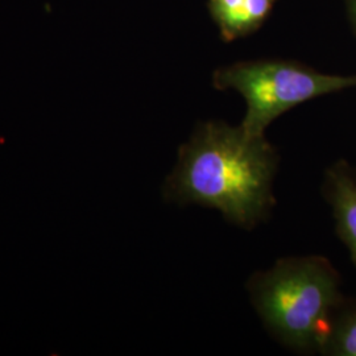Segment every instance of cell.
<instances>
[{"mask_svg":"<svg viewBox=\"0 0 356 356\" xmlns=\"http://www.w3.org/2000/svg\"><path fill=\"white\" fill-rule=\"evenodd\" d=\"M279 164L277 149L266 135L250 134L241 124L204 122L178 148L163 197L168 204L214 209L231 225L252 229L267 220L276 204Z\"/></svg>","mask_w":356,"mask_h":356,"instance_id":"cell-1","label":"cell"},{"mask_svg":"<svg viewBox=\"0 0 356 356\" xmlns=\"http://www.w3.org/2000/svg\"><path fill=\"white\" fill-rule=\"evenodd\" d=\"M341 276L323 256L280 259L254 273L247 291L268 332L301 354L321 353L335 309L343 301Z\"/></svg>","mask_w":356,"mask_h":356,"instance_id":"cell-2","label":"cell"},{"mask_svg":"<svg viewBox=\"0 0 356 356\" xmlns=\"http://www.w3.org/2000/svg\"><path fill=\"white\" fill-rule=\"evenodd\" d=\"M213 83L216 89L239 92L247 104L241 126L250 134L266 135L272 122L296 106L356 88V76L325 74L298 63L261 60L223 66L214 73Z\"/></svg>","mask_w":356,"mask_h":356,"instance_id":"cell-3","label":"cell"},{"mask_svg":"<svg viewBox=\"0 0 356 356\" xmlns=\"http://www.w3.org/2000/svg\"><path fill=\"white\" fill-rule=\"evenodd\" d=\"M322 194L330 204L338 238L356 267V166L338 160L325 172Z\"/></svg>","mask_w":356,"mask_h":356,"instance_id":"cell-4","label":"cell"},{"mask_svg":"<svg viewBox=\"0 0 356 356\" xmlns=\"http://www.w3.org/2000/svg\"><path fill=\"white\" fill-rule=\"evenodd\" d=\"M275 0H210V11L225 40L252 32L270 13Z\"/></svg>","mask_w":356,"mask_h":356,"instance_id":"cell-5","label":"cell"},{"mask_svg":"<svg viewBox=\"0 0 356 356\" xmlns=\"http://www.w3.org/2000/svg\"><path fill=\"white\" fill-rule=\"evenodd\" d=\"M319 354L356 356V298L344 297L335 309Z\"/></svg>","mask_w":356,"mask_h":356,"instance_id":"cell-6","label":"cell"},{"mask_svg":"<svg viewBox=\"0 0 356 356\" xmlns=\"http://www.w3.org/2000/svg\"><path fill=\"white\" fill-rule=\"evenodd\" d=\"M347 4V13L351 22V26H354L356 32V0H346Z\"/></svg>","mask_w":356,"mask_h":356,"instance_id":"cell-7","label":"cell"}]
</instances>
